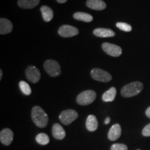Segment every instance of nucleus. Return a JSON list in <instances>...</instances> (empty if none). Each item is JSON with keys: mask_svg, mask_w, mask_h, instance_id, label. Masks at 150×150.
Instances as JSON below:
<instances>
[{"mask_svg": "<svg viewBox=\"0 0 150 150\" xmlns=\"http://www.w3.org/2000/svg\"><path fill=\"white\" fill-rule=\"evenodd\" d=\"M31 118L33 123L38 127L45 128L47 126L49 117L47 114L42 108L38 106L33 107L31 110Z\"/></svg>", "mask_w": 150, "mask_h": 150, "instance_id": "nucleus-1", "label": "nucleus"}, {"mask_svg": "<svg viewBox=\"0 0 150 150\" xmlns=\"http://www.w3.org/2000/svg\"><path fill=\"white\" fill-rule=\"evenodd\" d=\"M143 90V84L140 81H134L125 86L121 90L124 97H131L138 95Z\"/></svg>", "mask_w": 150, "mask_h": 150, "instance_id": "nucleus-2", "label": "nucleus"}, {"mask_svg": "<svg viewBox=\"0 0 150 150\" xmlns=\"http://www.w3.org/2000/svg\"><path fill=\"white\" fill-rule=\"evenodd\" d=\"M97 97V94L94 91L88 90L80 94L76 97V102L81 106H87L93 103Z\"/></svg>", "mask_w": 150, "mask_h": 150, "instance_id": "nucleus-3", "label": "nucleus"}, {"mask_svg": "<svg viewBox=\"0 0 150 150\" xmlns=\"http://www.w3.org/2000/svg\"><path fill=\"white\" fill-rule=\"evenodd\" d=\"M44 69L46 72L52 77L59 76L61 73V66L55 60H47L44 63Z\"/></svg>", "mask_w": 150, "mask_h": 150, "instance_id": "nucleus-4", "label": "nucleus"}, {"mask_svg": "<svg viewBox=\"0 0 150 150\" xmlns=\"http://www.w3.org/2000/svg\"><path fill=\"white\" fill-rule=\"evenodd\" d=\"M79 117L78 112L73 109H67L61 112L59 120L64 125H69Z\"/></svg>", "mask_w": 150, "mask_h": 150, "instance_id": "nucleus-5", "label": "nucleus"}, {"mask_svg": "<svg viewBox=\"0 0 150 150\" xmlns=\"http://www.w3.org/2000/svg\"><path fill=\"white\" fill-rule=\"evenodd\" d=\"M92 78L97 81L107 83L112 80V76L106 71L99 68H94L91 72Z\"/></svg>", "mask_w": 150, "mask_h": 150, "instance_id": "nucleus-6", "label": "nucleus"}, {"mask_svg": "<svg viewBox=\"0 0 150 150\" xmlns=\"http://www.w3.org/2000/svg\"><path fill=\"white\" fill-rule=\"evenodd\" d=\"M102 47L105 53L112 57H118L122 53V50L120 47L109 42H104L102 45Z\"/></svg>", "mask_w": 150, "mask_h": 150, "instance_id": "nucleus-7", "label": "nucleus"}, {"mask_svg": "<svg viewBox=\"0 0 150 150\" xmlns=\"http://www.w3.org/2000/svg\"><path fill=\"white\" fill-rule=\"evenodd\" d=\"M26 77L33 83H36L40 79L41 74L40 70L33 65H29L25 70Z\"/></svg>", "mask_w": 150, "mask_h": 150, "instance_id": "nucleus-8", "label": "nucleus"}, {"mask_svg": "<svg viewBox=\"0 0 150 150\" xmlns=\"http://www.w3.org/2000/svg\"><path fill=\"white\" fill-rule=\"evenodd\" d=\"M59 34L61 37L63 38H71L75 35H78L79 31L77 28L73 27L71 25H63L59 28V31H58Z\"/></svg>", "mask_w": 150, "mask_h": 150, "instance_id": "nucleus-9", "label": "nucleus"}, {"mask_svg": "<svg viewBox=\"0 0 150 150\" xmlns=\"http://www.w3.org/2000/svg\"><path fill=\"white\" fill-rule=\"evenodd\" d=\"M13 140V132L10 129L6 128L0 132V141L3 145H10Z\"/></svg>", "mask_w": 150, "mask_h": 150, "instance_id": "nucleus-10", "label": "nucleus"}, {"mask_svg": "<svg viewBox=\"0 0 150 150\" xmlns=\"http://www.w3.org/2000/svg\"><path fill=\"white\" fill-rule=\"evenodd\" d=\"M122 129L119 124H115L110 127L108 133V138L110 141H115L121 136Z\"/></svg>", "mask_w": 150, "mask_h": 150, "instance_id": "nucleus-11", "label": "nucleus"}, {"mask_svg": "<svg viewBox=\"0 0 150 150\" xmlns=\"http://www.w3.org/2000/svg\"><path fill=\"white\" fill-rule=\"evenodd\" d=\"M86 6L93 10L103 11L106 8V4L103 0H88Z\"/></svg>", "mask_w": 150, "mask_h": 150, "instance_id": "nucleus-12", "label": "nucleus"}, {"mask_svg": "<svg viewBox=\"0 0 150 150\" xmlns=\"http://www.w3.org/2000/svg\"><path fill=\"white\" fill-rule=\"evenodd\" d=\"M13 30V24L10 20L6 18L0 19V33L5 35L11 33Z\"/></svg>", "mask_w": 150, "mask_h": 150, "instance_id": "nucleus-13", "label": "nucleus"}, {"mask_svg": "<svg viewBox=\"0 0 150 150\" xmlns=\"http://www.w3.org/2000/svg\"><path fill=\"white\" fill-rule=\"evenodd\" d=\"M52 135L56 139L63 140V138H65L66 133H65V129L61 125L56 123L52 127Z\"/></svg>", "mask_w": 150, "mask_h": 150, "instance_id": "nucleus-14", "label": "nucleus"}, {"mask_svg": "<svg viewBox=\"0 0 150 150\" xmlns=\"http://www.w3.org/2000/svg\"><path fill=\"white\" fill-rule=\"evenodd\" d=\"M93 34L99 38H110L115 36V33L110 29L105 28H97L93 31Z\"/></svg>", "mask_w": 150, "mask_h": 150, "instance_id": "nucleus-15", "label": "nucleus"}, {"mask_svg": "<svg viewBox=\"0 0 150 150\" xmlns=\"http://www.w3.org/2000/svg\"><path fill=\"white\" fill-rule=\"evenodd\" d=\"M86 129L89 131L93 132L95 131L98 128V121L97 117L94 115H90L88 116L86 122Z\"/></svg>", "mask_w": 150, "mask_h": 150, "instance_id": "nucleus-16", "label": "nucleus"}, {"mask_svg": "<svg viewBox=\"0 0 150 150\" xmlns=\"http://www.w3.org/2000/svg\"><path fill=\"white\" fill-rule=\"evenodd\" d=\"M40 3V0H18V5L24 9H31L35 8Z\"/></svg>", "mask_w": 150, "mask_h": 150, "instance_id": "nucleus-17", "label": "nucleus"}, {"mask_svg": "<svg viewBox=\"0 0 150 150\" xmlns=\"http://www.w3.org/2000/svg\"><path fill=\"white\" fill-rule=\"evenodd\" d=\"M40 11L42 13L43 20L48 22H50L54 18V11L50 7L47 6H42L40 8Z\"/></svg>", "mask_w": 150, "mask_h": 150, "instance_id": "nucleus-18", "label": "nucleus"}, {"mask_svg": "<svg viewBox=\"0 0 150 150\" xmlns=\"http://www.w3.org/2000/svg\"><path fill=\"white\" fill-rule=\"evenodd\" d=\"M116 93H117V91H116L115 88L111 87L109 90H108L107 91H106L103 94L102 100L105 102H112L115 98Z\"/></svg>", "mask_w": 150, "mask_h": 150, "instance_id": "nucleus-19", "label": "nucleus"}, {"mask_svg": "<svg viewBox=\"0 0 150 150\" xmlns=\"http://www.w3.org/2000/svg\"><path fill=\"white\" fill-rule=\"evenodd\" d=\"M73 18L75 20L85 22H91L93 20V17L91 14L83 12H76L73 15Z\"/></svg>", "mask_w": 150, "mask_h": 150, "instance_id": "nucleus-20", "label": "nucleus"}, {"mask_svg": "<svg viewBox=\"0 0 150 150\" xmlns=\"http://www.w3.org/2000/svg\"><path fill=\"white\" fill-rule=\"evenodd\" d=\"M35 140L38 144L41 145H46L50 142V138L46 134L44 133H40V134H38L35 137Z\"/></svg>", "mask_w": 150, "mask_h": 150, "instance_id": "nucleus-21", "label": "nucleus"}, {"mask_svg": "<svg viewBox=\"0 0 150 150\" xmlns=\"http://www.w3.org/2000/svg\"><path fill=\"white\" fill-rule=\"evenodd\" d=\"M19 86H20V88L22 92V93L24 94L25 95H30L31 94V87H30L27 82L24 81H21L19 83Z\"/></svg>", "mask_w": 150, "mask_h": 150, "instance_id": "nucleus-22", "label": "nucleus"}, {"mask_svg": "<svg viewBox=\"0 0 150 150\" xmlns=\"http://www.w3.org/2000/svg\"><path fill=\"white\" fill-rule=\"evenodd\" d=\"M116 27L122 31H125V32H130L132 30V27L130 24L125 23V22H117L116 23Z\"/></svg>", "mask_w": 150, "mask_h": 150, "instance_id": "nucleus-23", "label": "nucleus"}, {"mask_svg": "<svg viewBox=\"0 0 150 150\" xmlns=\"http://www.w3.org/2000/svg\"><path fill=\"white\" fill-rule=\"evenodd\" d=\"M110 150H128V147L125 144L115 143L110 147Z\"/></svg>", "mask_w": 150, "mask_h": 150, "instance_id": "nucleus-24", "label": "nucleus"}, {"mask_svg": "<svg viewBox=\"0 0 150 150\" xmlns=\"http://www.w3.org/2000/svg\"><path fill=\"white\" fill-rule=\"evenodd\" d=\"M142 134L143 136L145 137H149L150 136V123L149 125H146V126L144 127V129H142Z\"/></svg>", "mask_w": 150, "mask_h": 150, "instance_id": "nucleus-25", "label": "nucleus"}, {"mask_svg": "<svg viewBox=\"0 0 150 150\" xmlns=\"http://www.w3.org/2000/svg\"><path fill=\"white\" fill-rule=\"evenodd\" d=\"M145 114H146V115H147V117L150 118V106L149 108H147V109L146 110Z\"/></svg>", "mask_w": 150, "mask_h": 150, "instance_id": "nucleus-26", "label": "nucleus"}, {"mask_svg": "<svg viewBox=\"0 0 150 150\" xmlns=\"http://www.w3.org/2000/svg\"><path fill=\"white\" fill-rule=\"evenodd\" d=\"M110 119L109 117H106V119L105 120V122H104L105 125H108V124L110 123Z\"/></svg>", "mask_w": 150, "mask_h": 150, "instance_id": "nucleus-27", "label": "nucleus"}, {"mask_svg": "<svg viewBox=\"0 0 150 150\" xmlns=\"http://www.w3.org/2000/svg\"><path fill=\"white\" fill-rule=\"evenodd\" d=\"M67 0H56V1L57 2H59V4H64L66 2Z\"/></svg>", "mask_w": 150, "mask_h": 150, "instance_id": "nucleus-28", "label": "nucleus"}, {"mask_svg": "<svg viewBox=\"0 0 150 150\" xmlns=\"http://www.w3.org/2000/svg\"><path fill=\"white\" fill-rule=\"evenodd\" d=\"M2 75H3V71L2 70H0V80H1V79H2Z\"/></svg>", "mask_w": 150, "mask_h": 150, "instance_id": "nucleus-29", "label": "nucleus"}, {"mask_svg": "<svg viewBox=\"0 0 150 150\" xmlns=\"http://www.w3.org/2000/svg\"><path fill=\"white\" fill-rule=\"evenodd\" d=\"M137 150H140V149H137Z\"/></svg>", "mask_w": 150, "mask_h": 150, "instance_id": "nucleus-30", "label": "nucleus"}]
</instances>
